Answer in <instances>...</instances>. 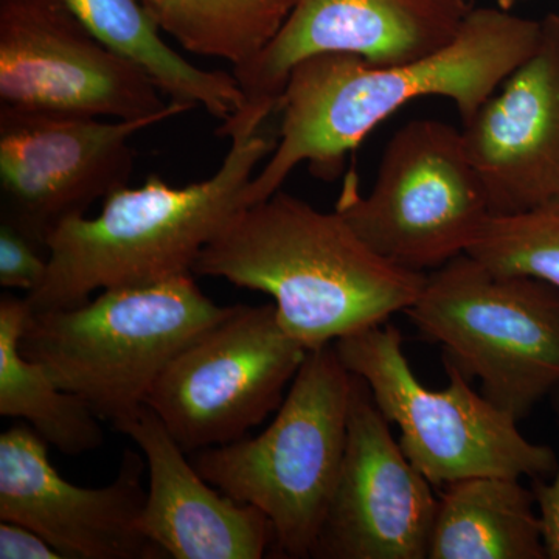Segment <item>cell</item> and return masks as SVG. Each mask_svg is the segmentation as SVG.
Segmentation results:
<instances>
[{
	"mask_svg": "<svg viewBox=\"0 0 559 559\" xmlns=\"http://www.w3.org/2000/svg\"><path fill=\"white\" fill-rule=\"evenodd\" d=\"M539 38L540 21L485 7L471 11L447 47L407 64L374 66L348 53L297 62L280 95L277 143L250 179L245 207L282 190L304 162L319 179L340 178L364 139L418 98H448L466 123L535 51Z\"/></svg>",
	"mask_w": 559,
	"mask_h": 559,
	"instance_id": "cell-1",
	"label": "cell"
},
{
	"mask_svg": "<svg viewBox=\"0 0 559 559\" xmlns=\"http://www.w3.org/2000/svg\"><path fill=\"white\" fill-rule=\"evenodd\" d=\"M191 274L267 294L308 352L406 311L426 280L374 253L341 213L282 190L235 213Z\"/></svg>",
	"mask_w": 559,
	"mask_h": 559,
	"instance_id": "cell-2",
	"label": "cell"
},
{
	"mask_svg": "<svg viewBox=\"0 0 559 559\" xmlns=\"http://www.w3.org/2000/svg\"><path fill=\"white\" fill-rule=\"evenodd\" d=\"M275 143L261 132L231 135L212 178L176 189L153 175L139 189L110 193L95 218L64 221L47 237L49 266L39 288L24 297L28 311L80 307L97 290L191 274L202 249L245 209L250 179Z\"/></svg>",
	"mask_w": 559,
	"mask_h": 559,
	"instance_id": "cell-3",
	"label": "cell"
},
{
	"mask_svg": "<svg viewBox=\"0 0 559 559\" xmlns=\"http://www.w3.org/2000/svg\"><path fill=\"white\" fill-rule=\"evenodd\" d=\"M194 275L105 289L80 307L28 311L21 352L110 425L146 404L176 355L234 307H219Z\"/></svg>",
	"mask_w": 559,
	"mask_h": 559,
	"instance_id": "cell-4",
	"label": "cell"
},
{
	"mask_svg": "<svg viewBox=\"0 0 559 559\" xmlns=\"http://www.w3.org/2000/svg\"><path fill=\"white\" fill-rule=\"evenodd\" d=\"M352 390L334 344L311 349L263 432L190 454L209 484L270 520L278 557L311 558L340 479Z\"/></svg>",
	"mask_w": 559,
	"mask_h": 559,
	"instance_id": "cell-5",
	"label": "cell"
},
{
	"mask_svg": "<svg viewBox=\"0 0 559 559\" xmlns=\"http://www.w3.org/2000/svg\"><path fill=\"white\" fill-rule=\"evenodd\" d=\"M407 316L481 395L514 418L559 390V290L468 253L426 274Z\"/></svg>",
	"mask_w": 559,
	"mask_h": 559,
	"instance_id": "cell-6",
	"label": "cell"
},
{
	"mask_svg": "<svg viewBox=\"0 0 559 559\" xmlns=\"http://www.w3.org/2000/svg\"><path fill=\"white\" fill-rule=\"evenodd\" d=\"M334 348L345 369L366 382L390 425L400 429L401 450L433 487L477 476L533 480L557 469L555 452L525 439L518 419L471 388L450 360L443 359L448 388H425L395 325L347 334Z\"/></svg>",
	"mask_w": 559,
	"mask_h": 559,
	"instance_id": "cell-7",
	"label": "cell"
},
{
	"mask_svg": "<svg viewBox=\"0 0 559 559\" xmlns=\"http://www.w3.org/2000/svg\"><path fill=\"white\" fill-rule=\"evenodd\" d=\"M336 212L374 253L423 274L468 252L491 215L462 130L428 119L389 140L367 197L348 176Z\"/></svg>",
	"mask_w": 559,
	"mask_h": 559,
	"instance_id": "cell-8",
	"label": "cell"
},
{
	"mask_svg": "<svg viewBox=\"0 0 559 559\" xmlns=\"http://www.w3.org/2000/svg\"><path fill=\"white\" fill-rule=\"evenodd\" d=\"M307 355L274 304L234 305L168 362L146 404L189 455L234 443L278 411Z\"/></svg>",
	"mask_w": 559,
	"mask_h": 559,
	"instance_id": "cell-9",
	"label": "cell"
},
{
	"mask_svg": "<svg viewBox=\"0 0 559 559\" xmlns=\"http://www.w3.org/2000/svg\"><path fill=\"white\" fill-rule=\"evenodd\" d=\"M0 110L135 120L191 108L167 100L62 0H0Z\"/></svg>",
	"mask_w": 559,
	"mask_h": 559,
	"instance_id": "cell-10",
	"label": "cell"
},
{
	"mask_svg": "<svg viewBox=\"0 0 559 559\" xmlns=\"http://www.w3.org/2000/svg\"><path fill=\"white\" fill-rule=\"evenodd\" d=\"M178 114L135 120L0 110V221L46 246L64 221L130 183L131 139Z\"/></svg>",
	"mask_w": 559,
	"mask_h": 559,
	"instance_id": "cell-11",
	"label": "cell"
},
{
	"mask_svg": "<svg viewBox=\"0 0 559 559\" xmlns=\"http://www.w3.org/2000/svg\"><path fill=\"white\" fill-rule=\"evenodd\" d=\"M474 9V0H299L266 49L234 68L246 105L226 124L260 131L305 58L348 53L374 66L407 64L452 43Z\"/></svg>",
	"mask_w": 559,
	"mask_h": 559,
	"instance_id": "cell-12",
	"label": "cell"
},
{
	"mask_svg": "<svg viewBox=\"0 0 559 559\" xmlns=\"http://www.w3.org/2000/svg\"><path fill=\"white\" fill-rule=\"evenodd\" d=\"M390 426L353 374L347 447L311 558L428 559L439 496Z\"/></svg>",
	"mask_w": 559,
	"mask_h": 559,
	"instance_id": "cell-13",
	"label": "cell"
},
{
	"mask_svg": "<svg viewBox=\"0 0 559 559\" xmlns=\"http://www.w3.org/2000/svg\"><path fill=\"white\" fill-rule=\"evenodd\" d=\"M49 447L25 421L0 436V521L39 533L64 558H168L139 528L146 500L139 452L124 451L109 485L84 488L55 469Z\"/></svg>",
	"mask_w": 559,
	"mask_h": 559,
	"instance_id": "cell-14",
	"label": "cell"
},
{
	"mask_svg": "<svg viewBox=\"0 0 559 559\" xmlns=\"http://www.w3.org/2000/svg\"><path fill=\"white\" fill-rule=\"evenodd\" d=\"M463 139L491 215L559 198V13L540 20L535 51L507 76Z\"/></svg>",
	"mask_w": 559,
	"mask_h": 559,
	"instance_id": "cell-15",
	"label": "cell"
},
{
	"mask_svg": "<svg viewBox=\"0 0 559 559\" xmlns=\"http://www.w3.org/2000/svg\"><path fill=\"white\" fill-rule=\"evenodd\" d=\"M112 429L145 457L150 484L139 528L173 559H261L274 554L275 533L259 509L209 484L148 404Z\"/></svg>",
	"mask_w": 559,
	"mask_h": 559,
	"instance_id": "cell-16",
	"label": "cell"
},
{
	"mask_svg": "<svg viewBox=\"0 0 559 559\" xmlns=\"http://www.w3.org/2000/svg\"><path fill=\"white\" fill-rule=\"evenodd\" d=\"M439 495L428 559H544L535 495L521 479L477 476Z\"/></svg>",
	"mask_w": 559,
	"mask_h": 559,
	"instance_id": "cell-17",
	"label": "cell"
},
{
	"mask_svg": "<svg viewBox=\"0 0 559 559\" xmlns=\"http://www.w3.org/2000/svg\"><path fill=\"white\" fill-rule=\"evenodd\" d=\"M102 43L135 62L168 100L227 121L246 105L234 73L205 70L171 49L140 0H62Z\"/></svg>",
	"mask_w": 559,
	"mask_h": 559,
	"instance_id": "cell-18",
	"label": "cell"
},
{
	"mask_svg": "<svg viewBox=\"0 0 559 559\" xmlns=\"http://www.w3.org/2000/svg\"><path fill=\"white\" fill-rule=\"evenodd\" d=\"M27 314L25 299L10 294L0 299V415L28 423L62 454L98 450L105 443L102 418L21 352Z\"/></svg>",
	"mask_w": 559,
	"mask_h": 559,
	"instance_id": "cell-19",
	"label": "cell"
},
{
	"mask_svg": "<svg viewBox=\"0 0 559 559\" xmlns=\"http://www.w3.org/2000/svg\"><path fill=\"white\" fill-rule=\"evenodd\" d=\"M160 32L198 57L234 68L277 36L299 0H140Z\"/></svg>",
	"mask_w": 559,
	"mask_h": 559,
	"instance_id": "cell-20",
	"label": "cell"
},
{
	"mask_svg": "<svg viewBox=\"0 0 559 559\" xmlns=\"http://www.w3.org/2000/svg\"><path fill=\"white\" fill-rule=\"evenodd\" d=\"M466 253L489 270L559 290V198L513 215H489Z\"/></svg>",
	"mask_w": 559,
	"mask_h": 559,
	"instance_id": "cell-21",
	"label": "cell"
},
{
	"mask_svg": "<svg viewBox=\"0 0 559 559\" xmlns=\"http://www.w3.org/2000/svg\"><path fill=\"white\" fill-rule=\"evenodd\" d=\"M49 266V249L16 227L0 221V286L31 294L39 288Z\"/></svg>",
	"mask_w": 559,
	"mask_h": 559,
	"instance_id": "cell-22",
	"label": "cell"
},
{
	"mask_svg": "<svg viewBox=\"0 0 559 559\" xmlns=\"http://www.w3.org/2000/svg\"><path fill=\"white\" fill-rule=\"evenodd\" d=\"M554 395L559 423V390ZM532 491L538 509L547 558L559 559V462L554 480L547 484L543 477L533 479Z\"/></svg>",
	"mask_w": 559,
	"mask_h": 559,
	"instance_id": "cell-23",
	"label": "cell"
},
{
	"mask_svg": "<svg viewBox=\"0 0 559 559\" xmlns=\"http://www.w3.org/2000/svg\"><path fill=\"white\" fill-rule=\"evenodd\" d=\"M53 546L33 530L14 522H0V559H61Z\"/></svg>",
	"mask_w": 559,
	"mask_h": 559,
	"instance_id": "cell-24",
	"label": "cell"
},
{
	"mask_svg": "<svg viewBox=\"0 0 559 559\" xmlns=\"http://www.w3.org/2000/svg\"><path fill=\"white\" fill-rule=\"evenodd\" d=\"M522 2V0H498V5L502 10L511 11L518 3Z\"/></svg>",
	"mask_w": 559,
	"mask_h": 559,
	"instance_id": "cell-25",
	"label": "cell"
}]
</instances>
